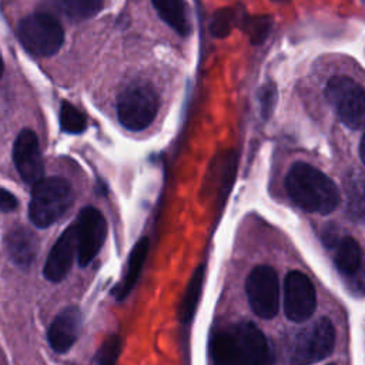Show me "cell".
<instances>
[{"label": "cell", "mask_w": 365, "mask_h": 365, "mask_svg": "<svg viewBox=\"0 0 365 365\" xmlns=\"http://www.w3.org/2000/svg\"><path fill=\"white\" fill-rule=\"evenodd\" d=\"M235 21H237V13L234 9H230V7L220 9L214 13L211 19L210 31L214 37L224 38L231 33Z\"/></svg>", "instance_id": "24"}, {"label": "cell", "mask_w": 365, "mask_h": 365, "mask_svg": "<svg viewBox=\"0 0 365 365\" xmlns=\"http://www.w3.org/2000/svg\"><path fill=\"white\" fill-rule=\"evenodd\" d=\"M204 275H205V265H200L194 274L191 275L184 297L180 302V308H178V318L182 324H188L195 311H197V305L200 301V295L202 291V284H204Z\"/></svg>", "instance_id": "19"}, {"label": "cell", "mask_w": 365, "mask_h": 365, "mask_svg": "<svg viewBox=\"0 0 365 365\" xmlns=\"http://www.w3.org/2000/svg\"><path fill=\"white\" fill-rule=\"evenodd\" d=\"M348 212L355 220H365V180H352L348 187Z\"/></svg>", "instance_id": "23"}, {"label": "cell", "mask_w": 365, "mask_h": 365, "mask_svg": "<svg viewBox=\"0 0 365 365\" xmlns=\"http://www.w3.org/2000/svg\"><path fill=\"white\" fill-rule=\"evenodd\" d=\"M148 245H150L148 238L144 237V238H140L135 242V245L133 247V250L128 255L124 277L120 281V284L117 285L115 295H117L118 299H124L128 295V292L133 289L135 281L138 279L141 268H143V265L145 262V258H147V254H148Z\"/></svg>", "instance_id": "15"}, {"label": "cell", "mask_w": 365, "mask_h": 365, "mask_svg": "<svg viewBox=\"0 0 365 365\" xmlns=\"http://www.w3.org/2000/svg\"><path fill=\"white\" fill-rule=\"evenodd\" d=\"M104 0H58L61 11L71 20H86L97 14Z\"/></svg>", "instance_id": "20"}, {"label": "cell", "mask_w": 365, "mask_h": 365, "mask_svg": "<svg viewBox=\"0 0 365 365\" xmlns=\"http://www.w3.org/2000/svg\"><path fill=\"white\" fill-rule=\"evenodd\" d=\"M36 238L34 235L24 230L16 228L9 234L7 251L14 264L20 267H29L36 255Z\"/></svg>", "instance_id": "17"}, {"label": "cell", "mask_w": 365, "mask_h": 365, "mask_svg": "<svg viewBox=\"0 0 365 365\" xmlns=\"http://www.w3.org/2000/svg\"><path fill=\"white\" fill-rule=\"evenodd\" d=\"M158 111L157 91L144 83L125 87L117 100V117L123 127L131 131L147 128Z\"/></svg>", "instance_id": "3"}, {"label": "cell", "mask_w": 365, "mask_h": 365, "mask_svg": "<svg viewBox=\"0 0 365 365\" xmlns=\"http://www.w3.org/2000/svg\"><path fill=\"white\" fill-rule=\"evenodd\" d=\"M214 365H247L242 348L234 328L215 332L210 344Z\"/></svg>", "instance_id": "14"}, {"label": "cell", "mask_w": 365, "mask_h": 365, "mask_svg": "<svg viewBox=\"0 0 365 365\" xmlns=\"http://www.w3.org/2000/svg\"><path fill=\"white\" fill-rule=\"evenodd\" d=\"M359 155H361L362 163L365 164V133H364V135H362V138H361V144H359Z\"/></svg>", "instance_id": "28"}, {"label": "cell", "mask_w": 365, "mask_h": 365, "mask_svg": "<svg viewBox=\"0 0 365 365\" xmlns=\"http://www.w3.org/2000/svg\"><path fill=\"white\" fill-rule=\"evenodd\" d=\"M335 345V328L322 317L304 328L294 339L289 351L291 365H312L327 358Z\"/></svg>", "instance_id": "6"}, {"label": "cell", "mask_w": 365, "mask_h": 365, "mask_svg": "<svg viewBox=\"0 0 365 365\" xmlns=\"http://www.w3.org/2000/svg\"><path fill=\"white\" fill-rule=\"evenodd\" d=\"M81 329V314L76 307H68L63 309L51 322L47 339L50 346L58 352H67L73 344L77 341Z\"/></svg>", "instance_id": "13"}, {"label": "cell", "mask_w": 365, "mask_h": 365, "mask_svg": "<svg viewBox=\"0 0 365 365\" xmlns=\"http://www.w3.org/2000/svg\"><path fill=\"white\" fill-rule=\"evenodd\" d=\"M86 115L71 103L63 101L60 104V125L66 133L78 134L86 128Z\"/></svg>", "instance_id": "22"}, {"label": "cell", "mask_w": 365, "mask_h": 365, "mask_svg": "<svg viewBox=\"0 0 365 365\" xmlns=\"http://www.w3.org/2000/svg\"><path fill=\"white\" fill-rule=\"evenodd\" d=\"M17 204H19L17 198L10 191L0 187V210L4 212H9V211H13L17 207Z\"/></svg>", "instance_id": "27"}, {"label": "cell", "mask_w": 365, "mask_h": 365, "mask_svg": "<svg viewBox=\"0 0 365 365\" xmlns=\"http://www.w3.org/2000/svg\"><path fill=\"white\" fill-rule=\"evenodd\" d=\"M3 74V61H1V56H0V77Z\"/></svg>", "instance_id": "29"}, {"label": "cell", "mask_w": 365, "mask_h": 365, "mask_svg": "<svg viewBox=\"0 0 365 365\" xmlns=\"http://www.w3.org/2000/svg\"><path fill=\"white\" fill-rule=\"evenodd\" d=\"M74 255H77V234L76 225L73 224L58 237L50 250L44 264V277L53 282H58L66 278L73 265Z\"/></svg>", "instance_id": "11"}, {"label": "cell", "mask_w": 365, "mask_h": 365, "mask_svg": "<svg viewBox=\"0 0 365 365\" xmlns=\"http://www.w3.org/2000/svg\"><path fill=\"white\" fill-rule=\"evenodd\" d=\"M277 103V87L275 84L269 83L267 86H262L259 90V104H261V115L262 118H268L275 107Z\"/></svg>", "instance_id": "26"}, {"label": "cell", "mask_w": 365, "mask_h": 365, "mask_svg": "<svg viewBox=\"0 0 365 365\" xmlns=\"http://www.w3.org/2000/svg\"><path fill=\"white\" fill-rule=\"evenodd\" d=\"M241 27L252 44H261L271 31L272 19L269 16H245Z\"/></svg>", "instance_id": "21"}, {"label": "cell", "mask_w": 365, "mask_h": 365, "mask_svg": "<svg viewBox=\"0 0 365 365\" xmlns=\"http://www.w3.org/2000/svg\"><path fill=\"white\" fill-rule=\"evenodd\" d=\"M328 365H335V364H328Z\"/></svg>", "instance_id": "30"}, {"label": "cell", "mask_w": 365, "mask_h": 365, "mask_svg": "<svg viewBox=\"0 0 365 365\" xmlns=\"http://www.w3.org/2000/svg\"><path fill=\"white\" fill-rule=\"evenodd\" d=\"M121 351V339L117 335L108 336L96 354V365H117Z\"/></svg>", "instance_id": "25"}, {"label": "cell", "mask_w": 365, "mask_h": 365, "mask_svg": "<svg viewBox=\"0 0 365 365\" xmlns=\"http://www.w3.org/2000/svg\"><path fill=\"white\" fill-rule=\"evenodd\" d=\"M245 292L248 304L255 315L269 319L278 312L279 285L272 267L257 265L247 277Z\"/></svg>", "instance_id": "7"}, {"label": "cell", "mask_w": 365, "mask_h": 365, "mask_svg": "<svg viewBox=\"0 0 365 365\" xmlns=\"http://www.w3.org/2000/svg\"><path fill=\"white\" fill-rule=\"evenodd\" d=\"M317 308L315 288L311 279L299 272L291 271L284 281V311L289 321H307Z\"/></svg>", "instance_id": "9"}, {"label": "cell", "mask_w": 365, "mask_h": 365, "mask_svg": "<svg viewBox=\"0 0 365 365\" xmlns=\"http://www.w3.org/2000/svg\"><path fill=\"white\" fill-rule=\"evenodd\" d=\"M285 190L289 198L308 212L329 214L341 200L335 182L307 163L291 165L285 177Z\"/></svg>", "instance_id": "1"}, {"label": "cell", "mask_w": 365, "mask_h": 365, "mask_svg": "<svg viewBox=\"0 0 365 365\" xmlns=\"http://www.w3.org/2000/svg\"><path fill=\"white\" fill-rule=\"evenodd\" d=\"M242 348L247 365H274V354L262 331L252 322L232 327Z\"/></svg>", "instance_id": "12"}, {"label": "cell", "mask_w": 365, "mask_h": 365, "mask_svg": "<svg viewBox=\"0 0 365 365\" xmlns=\"http://www.w3.org/2000/svg\"><path fill=\"white\" fill-rule=\"evenodd\" d=\"M362 261V251L356 240L352 237H344L335 245L334 262L339 272L345 275L355 274L361 267Z\"/></svg>", "instance_id": "18"}, {"label": "cell", "mask_w": 365, "mask_h": 365, "mask_svg": "<svg viewBox=\"0 0 365 365\" xmlns=\"http://www.w3.org/2000/svg\"><path fill=\"white\" fill-rule=\"evenodd\" d=\"M325 97L339 120L351 130H365V88L346 76H334L325 87Z\"/></svg>", "instance_id": "4"}, {"label": "cell", "mask_w": 365, "mask_h": 365, "mask_svg": "<svg viewBox=\"0 0 365 365\" xmlns=\"http://www.w3.org/2000/svg\"><path fill=\"white\" fill-rule=\"evenodd\" d=\"M74 225L77 234V259L80 267H86L100 252L106 240L107 224L97 208L86 207L80 211Z\"/></svg>", "instance_id": "8"}, {"label": "cell", "mask_w": 365, "mask_h": 365, "mask_svg": "<svg viewBox=\"0 0 365 365\" xmlns=\"http://www.w3.org/2000/svg\"><path fill=\"white\" fill-rule=\"evenodd\" d=\"M73 191L67 180L61 177L41 178L33 185L29 205V217L38 228L54 224L71 205Z\"/></svg>", "instance_id": "2"}, {"label": "cell", "mask_w": 365, "mask_h": 365, "mask_svg": "<svg viewBox=\"0 0 365 365\" xmlns=\"http://www.w3.org/2000/svg\"><path fill=\"white\" fill-rule=\"evenodd\" d=\"M153 6L161 20L165 21L173 30L181 36L190 34L191 24L184 0H153Z\"/></svg>", "instance_id": "16"}, {"label": "cell", "mask_w": 365, "mask_h": 365, "mask_svg": "<svg viewBox=\"0 0 365 365\" xmlns=\"http://www.w3.org/2000/svg\"><path fill=\"white\" fill-rule=\"evenodd\" d=\"M17 36L23 47L36 56H51L64 43L61 24L48 13L26 16L17 27Z\"/></svg>", "instance_id": "5"}, {"label": "cell", "mask_w": 365, "mask_h": 365, "mask_svg": "<svg viewBox=\"0 0 365 365\" xmlns=\"http://www.w3.org/2000/svg\"><path fill=\"white\" fill-rule=\"evenodd\" d=\"M13 161L20 177L29 182L36 184L43 178L44 167L38 138L34 131L23 130L13 145Z\"/></svg>", "instance_id": "10"}]
</instances>
